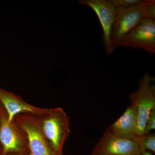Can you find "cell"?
Returning a JSON list of instances; mask_svg holds the SVG:
<instances>
[{
  "label": "cell",
  "mask_w": 155,
  "mask_h": 155,
  "mask_svg": "<svg viewBox=\"0 0 155 155\" xmlns=\"http://www.w3.org/2000/svg\"><path fill=\"white\" fill-rule=\"evenodd\" d=\"M42 131L56 155H63V148L71 133L70 120L61 107L48 109L38 116Z\"/></svg>",
  "instance_id": "cell-1"
},
{
  "label": "cell",
  "mask_w": 155,
  "mask_h": 155,
  "mask_svg": "<svg viewBox=\"0 0 155 155\" xmlns=\"http://www.w3.org/2000/svg\"><path fill=\"white\" fill-rule=\"evenodd\" d=\"M155 78L148 72L139 81L137 90L129 95L130 105L135 107L137 113L136 134L138 137L144 134L148 117L155 109Z\"/></svg>",
  "instance_id": "cell-2"
},
{
  "label": "cell",
  "mask_w": 155,
  "mask_h": 155,
  "mask_svg": "<svg viewBox=\"0 0 155 155\" xmlns=\"http://www.w3.org/2000/svg\"><path fill=\"white\" fill-rule=\"evenodd\" d=\"M1 113V155H28V140L25 132L14 120L8 122L5 111L2 106Z\"/></svg>",
  "instance_id": "cell-3"
},
{
  "label": "cell",
  "mask_w": 155,
  "mask_h": 155,
  "mask_svg": "<svg viewBox=\"0 0 155 155\" xmlns=\"http://www.w3.org/2000/svg\"><path fill=\"white\" fill-rule=\"evenodd\" d=\"M15 122L23 129L28 140V155H56L42 131L38 116L30 114H19Z\"/></svg>",
  "instance_id": "cell-4"
},
{
  "label": "cell",
  "mask_w": 155,
  "mask_h": 155,
  "mask_svg": "<svg viewBox=\"0 0 155 155\" xmlns=\"http://www.w3.org/2000/svg\"><path fill=\"white\" fill-rule=\"evenodd\" d=\"M146 0L140 5L128 8H116V19L113 30L112 40L113 46L119 47L124 37L146 18L144 4Z\"/></svg>",
  "instance_id": "cell-5"
},
{
  "label": "cell",
  "mask_w": 155,
  "mask_h": 155,
  "mask_svg": "<svg viewBox=\"0 0 155 155\" xmlns=\"http://www.w3.org/2000/svg\"><path fill=\"white\" fill-rule=\"evenodd\" d=\"M92 152L104 155H141L137 140L122 137L106 128Z\"/></svg>",
  "instance_id": "cell-6"
},
{
  "label": "cell",
  "mask_w": 155,
  "mask_h": 155,
  "mask_svg": "<svg viewBox=\"0 0 155 155\" xmlns=\"http://www.w3.org/2000/svg\"><path fill=\"white\" fill-rule=\"evenodd\" d=\"M81 5L91 8L99 19L102 28V39L105 50L108 54H112L115 48L112 44V34L116 15V8L110 0H80Z\"/></svg>",
  "instance_id": "cell-7"
},
{
  "label": "cell",
  "mask_w": 155,
  "mask_h": 155,
  "mask_svg": "<svg viewBox=\"0 0 155 155\" xmlns=\"http://www.w3.org/2000/svg\"><path fill=\"white\" fill-rule=\"evenodd\" d=\"M141 49L150 54L155 53V20L144 18L127 34L119 47Z\"/></svg>",
  "instance_id": "cell-8"
},
{
  "label": "cell",
  "mask_w": 155,
  "mask_h": 155,
  "mask_svg": "<svg viewBox=\"0 0 155 155\" xmlns=\"http://www.w3.org/2000/svg\"><path fill=\"white\" fill-rule=\"evenodd\" d=\"M0 104L5 111L9 122L14 121L17 115L30 114L41 116L47 113L48 109L38 107L26 103L19 96L0 88Z\"/></svg>",
  "instance_id": "cell-9"
},
{
  "label": "cell",
  "mask_w": 155,
  "mask_h": 155,
  "mask_svg": "<svg viewBox=\"0 0 155 155\" xmlns=\"http://www.w3.org/2000/svg\"><path fill=\"white\" fill-rule=\"evenodd\" d=\"M137 125L136 110L134 106L130 105L120 118L108 128L116 135L137 141L139 137L136 134Z\"/></svg>",
  "instance_id": "cell-10"
},
{
  "label": "cell",
  "mask_w": 155,
  "mask_h": 155,
  "mask_svg": "<svg viewBox=\"0 0 155 155\" xmlns=\"http://www.w3.org/2000/svg\"><path fill=\"white\" fill-rule=\"evenodd\" d=\"M138 141L140 150H145L155 153V134L154 133L144 134L139 137Z\"/></svg>",
  "instance_id": "cell-11"
},
{
  "label": "cell",
  "mask_w": 155,
  "mask_h": 155,
  "mask_svg": "<svg viewBox=\"0 0 155 155\" xmlns=\"http://www.w3.org/2000/svg\"><path fill=\"white\" fill-rule=\"evenodd\" d=\"M111 4L115 8H128L140 5L144 0H110Z\"/></svg>",
  "instance_id": "cell-12"
},
{
  "label": "cell",
  "mask_w": 155,
  "mask_h": 155,
  "mask_svg": "<svg viewBox=\"0 0 155 155\" xmlns=\"http://www.w3.org/2000/svg\"><path fill=\"white\" fill-rule=\"evenodd\" d=\"M146 18L155 20V1L146 0L144 4Z\"/></svg>",
  "instance_id": "cell-13"
},
{
  "label": "cell",
  "mask_w": 155,
  "mask_h": 155,
  "mask_svg": "<svg viewBox=\"0 0 155 155\" xmlns=\"http://www.w3.org/2000/svg\"><path fill=\"white\" fill-rule=\"evenodd\" d=\"M155 129V109L151 112L148 117L144 129V134L150 133Z\"/></svg>",
  "instance_id": "cell-14"
},
{
  "label": "cell",
  "mask_w": 155,
  "mask_h": 155,
  "mask_svg": "<svg viewBox=\"0 0 155 155\" xmlns=\"http://www.w3.org/2000/svg\"><path fill=\"white\" fill-rule=\"evenodd\" d=\"M141 155H153L152 153L148 151L142 150H141Z\"/></svg>",
  "instance_id": "cell-15"
},
{
  "label": "cell",
  "mask_w": 155,
  "mask_h": 155,
  "mask_svg": "<svg viewBox=\"0 0 155 155\" xmlns=\"http://www.w3.org/2000/svg\"><path fill=\"white\" fill-rule=\"evenodd\" d=\"M90 155H104L99 154L96 153L92 152L91 153V154Z\"/></svg>",
  "instance_id": "cell-16"
},
{
  "label": "cell",
  "mask_w": 155,
  "mask_h": 155,
  "mask_svg": "<svg viewBox=\"0 0 155 155\" xmlns=\"http://www.w3.org/2000/svg\"><path fill=\"white\" fill-rule=\"evenodd\" d=\"M1 107H2V105H1V104H0V123H1Z\"/></svg>",
  "instance_id": "cell-17"
},
{
  "label": "cell",
  "mask_w": 155,
  "mask_h": 155,
  "mask_svg": "<svg viewBox=\"0 0 155 155\" xmlns=\"http://www.w3.org/2000/svg\"><path fill=\"white\" fill-rule=\"evenodd\" d=\"M2 154V149H1V145H0V155Z\"/></svg>",
  "instance_id": "cell-18"
},
{
  "label": "cell",
  "mask_w": 155,
  "mask_h": 155,
  "mask_svg": "<svg viewBox=\"0 0 155 155\" xmlns=\"http://www.w3.org/2000/svg\"><path fill=\"white\" fill-rule=\"evenodd\" d=\"M14 155V154H8V155Z\"/></svg>",
  "instance_id": "cell-19"
}]
</instances>
